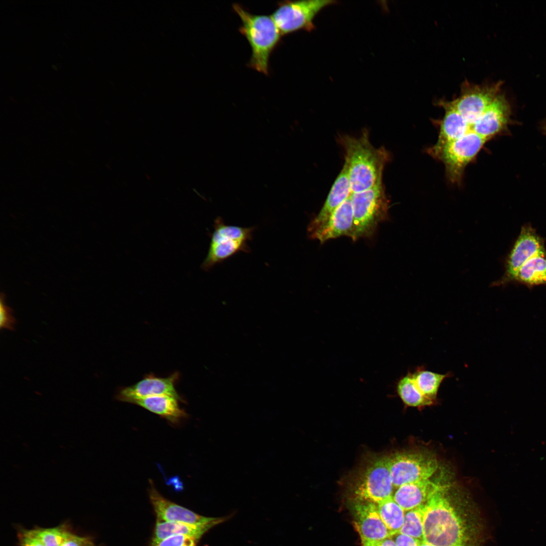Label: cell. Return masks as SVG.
Wrapping results in <instances>:
<instances>
[{
  "label": "cell",
  "mask_w": 546,
  "mask_h": 546,
  "mask_svg": "<svg viewBox=\"0 0 546 546\" xmlns=\"http://www.w3.org/2000/svg\"><path fill=\"white\" fill-rule=\"evenodd\" d=\"M233 9L241 21L239 30L251 48L248 66L268 75L269 57L279 45L282 34L271 16L251 13L238 4H233Z\"/></svg>",
  "instance_id": "3"
},
{
  "label": "cell",
  "mask_w": 546,
  "mask_h": 546,
  "mask_svg": "<svg viewBox=\"0 0 546 546\" xmlns=\"http://www.w3.org/2000/svg\"><path fill=\"white\" fill-rule=\"evenodd\" d=\"M85 546H95L92 540L87 543Z\"/></svg>",
  "instance_id": "34"
},
{
  "label": "cell",
  "mask_w": 546,
  "mask_h": 546,
  "mask_svg": "<svg viewBox=\"0 0 546 546\" xmlns=\"http://www.w3.org/2000/svg\"><path fill=\"white\" fill-rule=\"evenodd\" d=\"M198 540L187 535H174L153 543V546H197Z\"/></svg>",
  "instance_id": "28"
},
{
  "label": "cell",
  "mask_w": 546,
  "mask_h": 546,
  "mask_svg": "<svg viewBox=\"0 0 546 546\" xmlns=\"http://www.w3.org/2000/svg\"><path fill=\"white\" fill-rule=\"evenodd\" d=\"M444 486L429 479L422 480L398 487L392 496L394 500L407 511L425 505Z\"/></svg>",
  "instance_id": "18"
},
{
  "label": "cell",
  "mask_w": 546,
  "mask_h": 546,
  "mask_svg": "<svg viewBox=\"0 0 546 546\" xmlns=\"http://www.w3.org/2000/svg\"><path fill=\"white\" fill-rule=\"evenodd\" d=\"M0 328L1 329L14 330L15 328L16 320L13 314L11 308L7 306L5 302V296L2 293L0 301Z\"/></svg>",
  "instance_id": "27"
},
{
  "label": "cell",
  "mask_w": 546,
  "mask_h": 546,
  "mask_svg": "<svg viewBox=\"0 0 546 546\" xmlns=\"http://www.w3.org/2000/svg\"><path fill=\"white\" fill-rule=\"evenodd\" d=\"M396 391L403 402L409 406L422 407L434 403L426 398L420 391L411 372H407L398 381Z\"/></svg>",
  "instance_id": "24"
},
{
  "label": "cell",
  "mask_w": 546,
  "mask_h": 546,
  "mask_svg": "<svg viewBox=\"0 0 546 546\" xmlns=\"http://www.w3.org/2000/svg\"><path fill=\"white\" fill-rule=\"evenodd\" d=\"M447 485L424 506V540L434 546H467L468 525L447 495Z\"/></svg>",
  "instance_id": "1"
},
{
  "label": "cell",
  "mask_w": 546,
  "mask_h": 546,
  "mask_svg": "<svg viewBox=\"0 0 546 546\" xmlns=\"http://www.w3.org/2000/svg\"><path fill=\"white\" fill-rule=\"evenodd\" d=\"M351 194L348 169L344 163L331 189L323 207L308 225L307 231L309 234L325 223L335 210L347 200Z\"/></svg>",
  "instance_id": "17"
},
{
  "label": "cell",
  "mask_w": 546,
  "mask_h": 546,
  "mask_svg": "<svg viewBox=\"0 0 546 546\" xmlns=\"http://www.w3.org/2000/svg\"><path fill=\"white\" fill-rule=\"evenodd\" d=\"M353 513L355 526L361 543L378 541L391 536L379 514L377 504L354 500Z\"/></svg>",
  "instance_id": "14"
},
{
  "label": "cell",
  "mask_w": 546,
  "mask_h": 546,
  "mask_svg": "<svg viewBox=\"0 0 546 546\" xmlns=\"http://www.w3.org/2000/svg\"><path fill=\"white\" fill-rule=\"evenodd\" d=\"M20 546H44L31 530H23L19 533Z\"/></svg>",
  "instance_id": "29"
},
{
  "label": "cell",
  "mask_w": 546,
  "mask_h": 546,
  "mask_svg": "<svg viewBox=\"0 0 546 546\" xmlns=\"http://www.w3.org/2000/svg\"><path fill=\"white\" fill-rule=\"evenodd\" d=\"M353 213L351 239L371 237L379 223L388 218L389 201L382 182L350 196Z\"/></svg>",
  "instance_id": "4"
},
{
  "label": "cell",
  "mask_w": 546,
  "mask_h": 546,
  "mask_svg": "<svg viewBox=\"0 0 546 546\" xmlns=\"http://www.w3.org/2000/svg\"><path fill=\"white\" fill-rule=\"evenodd\" d=\"M393 486L426 480L436 472L435 457L421 452H400L386 457Z\"/></svg>",
  "instance_id": "8"
},
{
  "label": "cell",
  "mask_w": 546,
  "mask_h": 546,
  "mask_svg": "<svg viewBox=\"0 0 546 546\" xmlns=\"http://www.w3.org/2000/svg\"><path fill=\"white\" fill-rule=\"evenodd\" d=\"M509 114V106L505 97L498 95L472 125L471 131L487 141L505 127Z\"/></svg>",
  "instance_id": "16"
},
{
  "label": "cell",
  "mask_w": 546,
  "mask_h": 546,
  "mask_svg": "<svg viewBox=\"0 0 546 546\" xmlns=\"http://www.w3.org/2000/svg\"><path fill=\"white\" fill-rule=\"evenodd\" d=\"M393 487L386 457L372 461L354 486V500L377 504L392 496Z\"/></svg>",
  "instance_id": "9"
},
{
  "label": "cell",
  "mask_w": 546,
  "mask_h": 546,
  "mask_svg": "<svg viewBox=\"0 0 546 546\" xmlns=\"http://www.w3.org/2000/svg\"><path fill=\"white\" fill-rule=\"evenodd\" d=\"M419 546H434V545H432L431 544H430L429 543H428L427 542H426L424 540H421L420 541V543H419Z\"/></svg>",
  "instance_id": "33"
},
{
  "label": "cell",
  "mask_w": 546,
  "mask_h": 546,
  "mask_svg": "<svg viewBox=\"0 0 546 546\" xmlns=\"http://www.w3.org/2000/svg\"><path fill=\"white\" fill-rule=\"evenodd\" d=\"M438 105L444 109L445 114L440 122L438 139L435 146H441L472 131L470 125L449 101L440 100Z\"/></svg>",
  "instance_id": "19"
},
{
  "label": "cell",
  "mask_w": 546,
  "mask_h": 546,
  "mask_svg": "<svg viewBox=\"0 0 546 546\" xmlns=\"http://www.w3.org/2000/svg\"><path fill=\"white\" fill-rule=\"evenodd\" d=\"M391 537L397 546H419L421 541L410 536L400 533H396Z\"/></svg>",
  "instance_id": "31"
},
{
  "label": "cell",
  "mask_w": 546,
  "mask_h": 546,
  "mask_svg": "<svg viewBox=\"0 0 546 546\" xmlns=\"http://www.w3.org/2000/svg\"><path fill=\"white\" fill-rule=\"evenodd\" d=\"M149 495L150 502L159 520L181 522L192 524L217 525L223 518L206 517L178 505L163 496L150 480Z\"/></svg>",
  "instance_id": "13"
},
{
  "label": "cell",
  "mask_w": 546,
  "mask_h": 546,
  "mask_svg": "<svg viewBox=\"0 0 546 546\" xmlns=\"http://www.w3.org/2000/svg\"><path fill=\"white\" fill-rule=\"evenodd\" d=\"M254 227L225 223L220 217L214 220L208 252L201 268L209 271L213 266L240 252H249L248 242L252 239Z\"/></svg>",
  "instance_id": "5"
},
{
  "label": "cell",
  "mask_w": 546,
  "mask_h": 546,
  "mask_svg": "<svg viewBox=\"0 0 546 546\" xmlns=\"http://www.w3.org/2000/svg\"><path fill=\"white\" fill-rule=\"evenodd\" d=\"M177 398L170 395L147 397L133 401L131 403L159 415L172 423H177L187 417L186 412L178 404Z\"/></svg>",
  "instance_id": "20"
},
{
  "label": "cell",
  "mask_w": 546,
  "mask_h": 546,
  "mask_svg": "<svg viewBox=\"0 0 546 546\" xmlns=\"http://www.w3.org/2000/svg\"><path fill=\"white\" fill-rule=\"evenodd\" d=\"M486 141L476 133L470 131L441 146H434L429 152L443 163L450 181L458 184L461 181L466 166L477 156Z\"/></svg>",
  "instance_id": "6"
},
{
  "label": "cell",
  "mask_w": 546,
  "mask_h": 546,
  "mask_svg": "<svg viewBox=\"0 0 546 546\" xmlns=\"http://www.w3.org/2000/svg\"><path fill=\"white\" fill-rule=\"evenodd\" d=\"M362 546H397L392 537L375 541L361 543Z\"/></svg>",
  "instance_id": "32"
},
{
  "label": "cell",
  "mask_w": 546,
  "mask_h": 546,
  "mask_svg": "<svg viewBox=\"0 0 546 546\" xmlns=\"http://www.w3.org/2000/svg\"><path fill=\"white\" fill-rule=\"evenodd\" d=\"M90 540L88 537L79 536L69 531L60 546H85Z\"/></svg>",
  "instance_id": "30"
},
{
  "label": "cell",
  "mask_w": 546,
  "mask_h": 546,
  "mask_svg": "<svg viewBox=\"0 0 546 546\" xmlns=\"http://www.w3.org/2000/svg\"><path fill=\"white\" fill-rule=\"evenodd\" d=\"M179 377L178 372H175L167 377H159L154 374H149L135 384L119 389L115 398L119 401L131 403L135 400L147 397L170 395L183 401L175 389V384Z\"/></svg>",
  "instance_id": "12"
},
{
  "label": "cell",
  "mask_w": 546,
  "mask_h": 546,
  "mask_svg": "<svg viewBox=\"0 0 546 546\" xmlns=\"http://www.w3.org/2000/svg\"><path fill=\"white\" fill-rule=\"evenodd\" d=\"M353 226V213L350 196L332 213L327 221L309 234L311 239L324 243L341 236L351 238Z\"/></svg>",
  "instance_id": "15"
},
{
  "label": "cell",
  "mask_w": 546,
  "mask_h": 546,
  "mask_svg": "<svg viewBox=\"0 0 546 546\" xmlns=\"http://www.w3.org/2000/svg\"><path fill=\"white\" fill-rule=\"evenodd\" d=\"M379 514L391 534V536L399 532L404 518L405 511L391 496L377 504Z\"/></svg>",
  "instance_id": "25"
},
{
  "label": "cell",
  "mask_w": 546,
  "mask_h": 546,
  "mask_svg": "<svg viewBox=\"0 0 546 546\" xmlns=\"http://www.w3.org/2000/svg\"><path fill=\"white\" fill-rule=\"evenodd\" d=\"M424 506L405 511L403 523L398 533L424 540Z\"/></svg>",
  "instance_id": "26"
},
{
  "label": "cell",
  "mask_w": 546,
  "mask_h": 546,
  "mask_svg": "<svg viewBox=\"0 0 546 546\" xmlns=\"http://www.w3.org/2000/svg\"><path fill=\"white\" fill-rule=\"evenodd\" d=\"M546 255L542 238L529 224L523 225L505 262V273L491 286L505 285L512 282L519 268L533 257Z\"/></svg>",
  "instance_id": "10"
},
{
  "label": "cell",
  "mask_w": 546,
  "mask_h": 546,
  "mask_svg": "<svg viewBox=\"0 0 546 546\" xmlns=\"http://www.w3.org/2000/svg\"><path fill=\"white\" fill-rule=\"evenodd\" d=\"M340 142L345 151V164L352 193L369 189L382 182L389 154L384 148H376L370 143L368 132L357 138L343 135Z\"/></svg>",
  "instance_id": "2"
},
{
  "label": "cell",
  "mask_w": 546,
  "mask_h": 546,
  "mask_svg": "<svg viewBox=\"0 0 546 546\" xmlns=\"http://www.w3.org/2000/svg\"><path fill=\"white\" fill-rule=\"evenodd\" d=\"M336 3L330 0L281 1L271 16L282 36L301 30L311 31L315 29L313 20L317 14Z\"/></svg>",
  "instance_id": "7"
},
{
  "label": "cell",
  "mask_w": 546,
  "mask_h": 546,
  "mask_svg": "<svg viewBox=\"0 0 546 546\" xmlns=\"http://www.w3.org/2000/svg\"><path fill=\"white\" fill-rule=\"evenodd\" d=\"M215 525L213 524H192L158 520L155 525L152 544L174 535H187L198 540Z\"/></svg>",
  "instance_id": "21"
},
{
  "label": "cell",
  "mask_w": 546,
  "mask_h": 546,
  "mask_svg": "<svg viewBox=\"0 0 546 546\" xmlns=\"http://www.w3.org/2000/svg\"><path fill=\"white\" fill-rule=\"evenodd\" d=\"M501 84L478 85L465 81L460 96L449 101L470 125L481 116L498 95Z\"/></svg>",
  "instance_id": "11"
},
{
  "label": "cell",
  "mask_w": 546,
  "mask_h": 546,
  "mask_svg": "<svg viewBox=\"0 0 546 546\" xmlns=\"http://www.w3.org/2000/svg\"><path fill=\"white\" fill-rule=\"evenodd\" d=\"M413 380L422 393L428 399L435 402L439 387L447 378L452 376L451 373L439 374L420 367L412 372Z\"/></svg>",
  "instance_id": "23"
},
{
  "label": "cell",
  "mask_w": 546,
  "mask_h": 546,
  "mask_svg": "<svg viewBox=\"0 0 546 546\" xmlns=\"http://www.w3.org/2000/svg\"><path fill=\"white\" fill-rule=\"evenodd\" d=\"M528 286L546 285V255L532 257L516 272L512 281Z\"/></svg>",
  "instance_id": "22"
}]
</instances>
